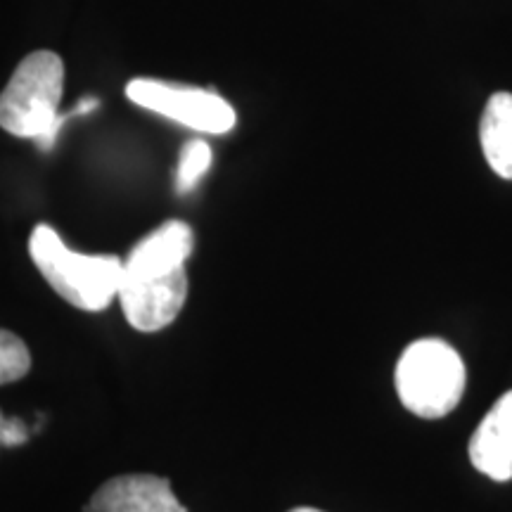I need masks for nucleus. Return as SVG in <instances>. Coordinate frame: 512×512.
I'll list each match as a JSON object with an SVG mask.
<instances>
[{
	"label": "nucleus",
	"mask_w": 512,
	"mask_h": 512,
	"mask_svg": "<svg viewBox=\"0 0 512 512\" xmlns=\"http://www.w3.org/2000/svg\"><path fill=\"white\" fill-rule=\"evenodd\" d=\"M62 91V57L50 50L27 55L0 93V128L15 138L34 140L43 152L53 150L57 131L67 119L57 114Z\"/></svg>",
	"instance_id": "f257e3e1"
},
{
	"label": "nucleus",
	"mask_w": 512,
	"mask_h": 512,
	"mask_svg": "<svg viewBox=\"0 0 512 512\" xmlns=\"http://www.w3.org/2000/svg\"><path fill=\"white\" fill-rule=\"evenodd\" d=\"M29 256L46 283L76 309L102 311L117 299L124 275V261L119 256L74 252L46 223H38L31 233Z\"/></svg>",
	"instance_id": "f03ea898"
},
{
	"label": "nucleus",
	"mask_w": 512,
	"mask_h": 512,
	"mask_svg": "<svg viewBox=\"0 0 512 512\" xmlns=\"http://www.w3.org/2000/svg\"><path fill=\"white\" fill-rule=\"evenodd\" d=\"M394 380L406 411L439 420L463 399L465 363L444 339H418L401 354Z\"/></svg>",
	"instance_id": "7ed1b4c3"
},
{
	"label": "nucleus",
	"mask_w": 512,
	"mask_h": 512,
	"mask_svg": "<svg viewBox=\"0 0 512 512\" xmlns=\"http://www.w3.org/2000/svg\"><path fill=\"white\" fill-rule=\"evenodd\" d=\"M126 95L138 107L174 119L192 131L211 133V136H223L238 124V114L233 107L219 93L207 91V88L155 79H133L126 86Z\"/></svg>",
	"instance_id": "20e7f679"
},
{
	"label": "nucleus",
	"mask_w": 512,
	"mask_h": 512,
	"mask_svg": "<svg viewBox=\"0 0 512 512\" xmlns=\"http://www.w3.org/2000/svg\"><path fill=\"white\" fill-rule=\"evenodd\" d=\"M117 299L131 328L138 332L164 330L188 302V271L176 268L171 273L121 275Z\"/></svg>",
	"instance_id": "39448f33"
},
{
	"label": "nucleus",
	"mask_w": 512,
	"mask_h": 512,
	"mask_svg": "<svg viewBox=\"0 0 512 512\" xmlns=\"http://www.w3.org/2000/svg\"><path fill=\"white\" fill-rule=\"evenodd\" d=\"M83 512H188L171 491L169 479L121 475L107 479Z\"/></svg>",
	"instance_id": "423d86ee"
},
{
	"label": "nucleus",
	"mask_w": 512,
	"mask_h": 512,
	"mask_svg": "<svg viewBox=\"0 0 512 512\" xmlns=\"http://www.w3.org/2000/svg\"><path fill=\"white\" fill-rule=\"evenodd\" d=\"M472 465L496 482L512 479V392L494 403L470 437Z\"/></svg>",
	"instance_id": "0eeeda50"
},
{
	"label": "nucleus",
	"mask_w": 512,
	"mask_h": 512,
	"mask_svg": "<svg viewBox=\"0 0 512 512\" xmlns=\"http://www.w3.org/2000/svg\"><path fill=\"white\" fill-rule=\"evenodd\" d=\"M195 247V235L185 221H166L145 235L124 261V275H155L185 268Z\"/></svg>",
	"instance_id": "6e6552de"
},
{
	"label": "nucleus",
	"mask_w": 512,
	"mask_h": 512,
	"mask_svg": "<svg viewBox=\"0 0 512 512\" xmlns=\"http://www.w3.org/2000/svg\"><path fill=\"white\" fill-rule=\"evenodd\" d=\"M479 143L491 169L512 181V95L496 93L479 121Z\"/></svg>",
	"instance_id": "1a4fd4ad"
},
{
	"label": "nucleus",
	"mask_w": 512,
	"mask_h": 512,
	"mask_svg": "<svg viewBox=\"0 0 512 512\" xmlns=\"http://www.w3.org/2000/svg\"><path fill=\"white\" fill-rule=\"evenodd\" d=\"M211 166V147L204 140H190L181 150V162H178L176 174V190L185 195V192L195 190V185L202 181Z\"/></svg>",
	"instance_id": "9d476101"
},
{
	"label": "nucleus",
	"mask_w": 512,
	"mask_h": 512,
	"mask_svg": "<svg viewBox=\"0 0 512 512\" xmlns=\"http://www.w3.org/2000/svg\"><path fill=\"white\" fill-rule=\"evenodd\" d=\"M31 370V354L27 344L15 332L0 330V384L22 380Z\"/></svg>",
	"instance_id": "9b49d317"
},
{
	"label": "nucleus",
	"mask_w": 512,
	"mask_h": 512,
	"mask_svg": "<svg viewBox=\"0 0 512 512\" xmlns=\"http://www.w3.org/2000/svg\"><path fill=\"white\" fill-rule=\"evenodd\" d=\"M31 430L27 427V422L12 418V420H3V427H0V446H22L27 444Z\"/></svg>",
	"instance_id": "f8f14e48"
},
{
	"label": "nucleus",
	"mask_w": 512,
	"mask_h": 512,
	"mask_svg": "<svg viewBox=\"0 0 512 512\" xmlns=\"http://www.w3.org/2000/svg\"><path fill=\"white\" fill-rule=\"evenodd\" d=\"M98 105H100V102L95 98H86V100H81L79 105H76V110L72 114H88V112H93Z\"/></svg>",
	"instance_id": "ddd939ff"
},
{
	"label": "nucleus",
	"mask_w": 512,
	"mask_h": 512,
	"mask_svg": "<svg viewBox=\"0 0 512 512\" xmlns=\"http://www.w3.org/2000/svg\"><path fill=\"white\" fill-rule=\"evenodd\" d=\"M290 512H323V510H318V508H294Z\"/></svg>",
	"instance_id": "4468645a"
},
{
	"label": "nucleus",
	"mask_w": 512,
	"mask_h": 512,
	"mask_svg": "<svg viewBox=\"0 0 512 512\" xmlns=\"http://www.w3.org/2000/svg\"><path fill=\"white\" fill-rule=\"evenodd\" d=\"M3 420H5V418H3V413H0V427H3Z\"/></svg>",
	"instance_id": "2eb2a0df"
}]
</instances>
